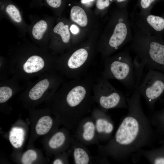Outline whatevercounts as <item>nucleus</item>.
<instances>
[{
	"label": "nucleus",
	"instance_id": "2",
	"mask_svg": "<svg viewBox=\"0 0 164 164\" xmlns=\"http://www.w3.org/2000/svg\"><path fill=\"white\" fill-rule=\"evenodd\" d=\"M95 79L88 76L79 80L72 79L64 84L58 92L69 126L74 131L93 109L95 102L92 87Z\"/></svg>",
	"mask_w": 164,
	"mask_h": 164
},
{
	"label": "nucleus",
	"instance_id": "15",
	"mask_svg": "<svg viewBox=\"0 0 164 164\" xmlns=\"http://www.w3.org/2000/svg\"><path fill=\"white\" fill-rule=\"evenodd\" d=\"M70 17L73 22L80 26L84 27L88 23V18L84 10L78 6H74L71 9Z\"/></svg>",
	"mask_w": 164,
	"mask_h": 164
},
{
	"label": "nucleus",
	"instance_id": "14",
	"mask_svg": "<svg viewBox=\"0 0 164 164\" xmlns=\"http://www.w3.org/2000/svg\"><path fill=\"white\" fill-rule=\"evenodd\" d=\"M44 66V61L41 57L33 55L29 57L23 64L22 68L25 73L31 74L40 71Z\"/></svg>",
	"mask_w": 164,
	"mask_h": 164
},
{
	"label": "nucleus",
	"instance_id": "8",
	"mask_svg": "<svg viewBox=\"0 0 164 164\" xmlns=\"http://www.w3.org/2000/svg\"><path fill=\"white\" fill-rule=\"evenodd\" d=\"M164 77L155 70H149L138 87L151 110L164 93Z\"/></svg>",
	"mask_w": 164,
	"mask_h": 164
},
{
	"label": "nucleus",
	"instance_id": "32",
	"mask_svg": "<svg viewBox=\"0 0 164 164\" xmlns=\"http://www.w3.org/2000/svg\"><path fill=\"white\" fill-rule=\"evenodd\" d=\"M53 164H63L64 163L61 159H55L53 162Z\"/></svg>",
	"mask_w": 164,
	"mask_h": 164
},
{
	"label": "nucleus",
	"instance_id": "1",
	"mask_svg": "<svg viewBox=\"0 0 164 164\" xmlns=\"http://www.w3.org/2000/svg\"><path fill=\"white\" fill-rule=\"evenodd\" d=\"M138 88L126 97L127 114L122 119L114 136L100 151L104 157H111L118 161L129 158L133 162L140 159V152L150 145L155 138L150 119L145 114Z\"/></svg>",
	"mask_w": 164,
	"mask_h": 164
},
{
	"label": "nucleus",
	"instance_id": "22",
	"mask_svg": "<svg viewBox=\"0 0 164 164\" xmlns=\"http://www.w3.org/2000/svg\"><path fill=\"white\" fill-rule=\"evenodd\" d=\"M53 31L55 33L60 36L64 43H67L69 42L70 33L68 25H64L63 22H60L55 26Z\"/></svg>",
	"mask_w": 164,
	"mask_h": 164
},
{
	"label": "nucleus",
	"instance_id": "16",
	"mask_svg": "<svg viewBox=\"0 0 164 164\" xmlns=\"http://www.w3.org/2000/svg\"><path fill=\"white\" fill-rule=\"evenodd\" d=\"M50 82L47 79L42 80L36 84L30 90L29 96L32 100L40 98L49 87Z\"/></svg>",
	"mask_w": 164,
	"mask_h": 164
},
{
	"label": "nucleus",
	"instance_id": "33",
	"mask_svg": "<svg viewBox=\"0 0 164 164\" xmlns=\"http://www.w3.org/2000/svg\"><path fill=\"white\" fill-rule=\"evenodd\" d=\"M94 0H81V2L82 4H84Z\"/></svg>",
	"mask_w": 164,
	"mask_h": 164
},
{
	"label": "nucleus",
	"instance_id": "13",
	"mask_svg": "<svg viewBox=\"0 0 164 164\" xmlns=\"http://www.w3.org/2000/svg\"><path fill=\"white\" fill-rule=\"evenodd\" d=\"M73 156L76 164H88L91 162V158L84 145L74 139Z\"/></svg>",
	"mask_w": 164,
	"mask_h": 164
},
{
	"label": "nucleus",
	"instance_id": "4",
	"mask_svg": "<svg viewBox=\"0 0 164 164\" xmlns=\"http://www.w3.org/2000/svg\"><path fill=\"white\" fill-rule=\"evenodd\" d=\"M112 16L107 38L100 48L104 59L127 43H130L133 37L132 30L127 7L119 8Z\"/></svg>",
	"mask_w": 164,
	"mask_h": 164
},
{
	"label": "nucleus",
	"instance_id": "28",
	"mask_svg": "<svg viewBox=\"0 0 164 164\" xmlns=\"http://www.w3.org/2000/svg\"><path fill=\"white\" fill-rule=\"evenodd\" d=\"M113 0H97L96 6L97 8L101 10L107 9Z\"/></svg>",
	"mask_w": 164,
	"mask_h": 164
},
{
	"label": "nucleus",
	"instance_id": "10",
	"mask_svg": "<svg viewBox=\"0 0 164 164\" xmlns=\"http://www.w3.org/2000/svg\"><path fill=\"white\" fill-rule=\"evenodd\" d=\"M91 112L98 140H109L111 137L114 128L113 121L106 112L99 108H93Z\"/></svg>",
	"mask_w": 164,
	"mask_h": 164
},
{
	"label": "nucleus",
	"instance_id": "20",
	"mask_svg": "<svg viewBox=\"0 0 164 164\" xmlns=\"http://www.w3.org/2000/svg\"><path fill=\"white\" fill-rule=\"evenodd\" d=\"M53 124L52 118L48 116H43L38 121L36 127V131L39 135L47 133L51 128Z\"/></svg>",
	"mask_w": 164,
	"mask_h": 164
},
{
	"label": "nucleus",
	"instance_id": "30",
	"mask_svg": "<svg viewBox=\"0 0 164 164\" xmlns=\"http://www.w3.org/2000/svg\"><path fill=\"white\" fill-rule=\"evenodd\" d=\"M119 8L122 9L127 7L129 0H115Z\"/></svg>",
	"mask_w": 164,
	"mask_h": 164
},
{
	"label": "nucleus",
	"instance_id": "27",
	"mask_svg": "<svg viewBox=\"0 0 164 164\" xmlns=\"http://www.w3.org/2000/svg\"><path fill=\"white\" fill-rule=\"evenodd\" d=\"M13 93L12 89L8 86H2L0 87V103H4L12 96Z\"/></svg>",
	"mask_w": 164,
	"mask_h": 164
},
{
	"label": "nucleus",
	"instance_id": "35",
	"mask_svg": "<svg viewBox=\"0 0 164 164\" xmlns=\"http://www.w3.org/2000/svg\"><path fill=\"white\" fill-rule=\"evenodd\" d=\"M163 100H164V99H163Z\"/></svg>",
	"mask_w": 164,
	"mask_h": 164
},
{
	"label": "nucleus",
	"instance_id": "26",
	"mask_svg": "<svg viewBox=\"0 0 164 164\" xmlns=\"http://www.w3.org/2000/svg\"><path fill=\"white\" fill-rule=\"evenodd\" d=\"M37 156L35 151L28 150L23 154L21 159L22 163L23 164H31L36 159Z\"/></svg>",
	"mask_w": 164,
	"mask_h": 164
},
{
	"label": "nucleus",
	"instance_id": "31",
	"mask_svg": "<svg viewBox=\"0 0 164 164\" xmlns=\"http://www.w3.org/2000/svg\"><path fill=\"white\" fill-rule=\"evenodd\" d=\"M71 32L73 34H76L79 32L78 27L75 25H72L70 28Z\"/></svg>",
	"mask_w": 164,
	"mask_h": 164
},
{
	"label": "nucleus",
	"instance_id": "21",
	"mask_svg": "<svg viewBox=\"0 0 164 164\" xmlns=\"http://www.w3.org/2000/svg\"><path fill=\"white\" fill-rule=\"evenodd\" d=\"M162 0H137L136 6L140 14L145 15L151 13V11L155 4Z\"/></svg>",
	"mask_w": 164,
	"mask_h": 164
},
{
	"label": "nucleus",
	"instance_id": "34",
	"mask_svg": "<svg viewBox=\"0 0 164 164\" xmlns=\"http://www.w3.org/2000/svg\"><path fill=\"white\" fill-rule=\"evenodd\" d=\"M161 1H164V0H162ZM162 15H164V13L163 14H162Z\"/></svg>",
	"mask_w": 164,
	"mask_h": 164
},
{
	"label": "nucleus",
	"instance_id": "17",
	"mask_svg": "<svg viewBox=\"0 0 164 164\" xmlns=\"http://www.w3.org/2000/svg\"><path fill=\"white\" fill-rule=\"evenodd\" d=\"M24 135L25 132L22 128L13 127L10 132L9 140L14 147L18 148L20 147L23 144Z\"/></svg>",
	"mask_w": 164,
	"mask_h": 164
},
{
	"label": "nucleus",
	"instance_id": "29",
	"mask_svg": "<svg viewBox=\"0 0 164 164\" xmlns=\"http://www.w3.org/2000/svg\"><path fill=\"white\" fill-rule=\"evenodd\" d=\"M47 4L53 8L60 7L62 3V0H46Z\"/></svg>",
	"mask_w": 164,
	"mask_h": 164
},
{
	"label": "nucleus",
	"instance_id": "19",
	"mask_svg": "<svg viewBox=\"0 0 164 164\" xmlns=\"http://www.w3.org/2000/svg\"><path fill=\"white\" fill-rule=\"evenodd\" d=\"M150 120L157 132L164 135V108L153 113Z\"/></svg>",
	"mask_w": 164,
	"mask_h": 164
},
{
	"label": "nucleus",
	"instance_id": "25",
	"mask_svg": "<svg viewBox=\"0 0 164 164\" xmlns=\"http://www.w3.org/2000/svg\"><path fill=\"white\" fill-rule=\"evenodd\" d=\"M6 11L10 17L15 22H20L22 18L18 9L14 5L10 4L6 7Z\"/></svg>",
	"mask_w": 164,
	"mask_h": 164
},
{
	"label": "nucleus",
	"instance_id": "24",
	"mask_svg": "<svg viewBox=\"0 0 164 164\" xmlns=\"http://www.w3.org/2000/svg\"><path fill=\"white\" fill-rule=\"evenodd\" d=\"M47 23L44 20H40L34 26L32 33L33 37L37 40L41 39L47 28Z\"/></svg>",
	"mask_w": 164,
	"mask_h": 164
},
{
	"label": "nucleus",
	"instance_id": "5",
	"mask_svg": "<svg viewBox=\"0 0 164 164\" xmlns=\"http://www.w3.org/2000/svg\"><path fill=\"white\" fill-rule=\"evenodd\" d=\"M101 76L108 80L114 79L129 89L135 88L133 60L129 49H125L117 54L105 58Z\"/></svg>",
	"mask_w": 164,
	"mask_h": 164
},
{
	"label": "nucleus",
	"instance_id": "11",
	"mask_svg": "<svg viewBox=\"0 0 164 164\" xmlns=\"http://www.w3.org/2000/svg\"><path fill=\"white\" fill-rule=\"evenodd\" d=\"M75 131V140L84 145L96 143L99 141L94 121L92 116L84 117Z\"/></svg>",
	"mask_w": 164,
	"mask_h": 164
},
{
	"label": "nucleus",
	"instance_id": "12",
	"mask_svg": "<svg viewBox=\"0 0 164 164\" xmlns=\"http://www.w3.org/2000/svg\"><path fill=\"white\" fill-rule=\"evenodd\" d=\"M139 155L140 157H145L151 164H164V143L157 148L150 150L143 149Z\"/></svg>",
	"mask_w": 164,
	"mask_h": 164
},
{
	"label": "nucleus",
	"instance_id": "9",
	"mask_svg": "<svg viewBox=\"0 0 164 164\" xmlns=\"http://www.w3.org/2000/svg\"><path fill=\"white\" fill-rule=\"evenodd\" d=\"M135 6L129 15L131 23L146 35L163 37L164 35V15H141Z\"/></svg>",
	"mask_w": 164,
	"mask_h": 164
},
{
	"label": "nucleus",
	"instance_id": "6",
	"mask_svg": "<svg viewBox=\"0 0 164 164\" xmlns=\"http://www.w3.org/2000/svg\"><path fill=\"white\" fill-rule=\"evenodd\" d=\"M108 80L101 76L95 79L92 87L94 102L105 112L112 109H128L126 97Z\"/></svg>",
	"mask_w": 164,
	"mask_h": 164
},
{
	"label": "nucleus",
	"instance_id": "7",
	"mask_svg": "<svg viewBox=\"0 0 164 164\" xmlns=\"http://www.w3.org/2000/svg\"><path fill=\"white\" fill-rule=\"evenodd\" d=\"M90 47L81 46L74 50L67 58L58 62L57 67L70 78L81 79L91 65Z\"/></svg>",
	"mask_w": 164,
	"mask_h": 164
},
{
	"label": "nucleus",
	"instance_id": "18",
	"mask_svg": "<svg viewBox=\"0 0 164 164\" xmlns=\"http://www.w3.org/2000/svg\"><path fill=\"white\" fill-rule=\"evenodd\" d=\"M133 64L135 81V89L138 87L142 81L145 65L137 55L133 60Z\"/></svg>",
	"mask_w": 164,
	"mask_h": 164
},
{
	"label": "nucleus",
	"instance_id": "23",
	"mask_svg": "<svg viewBox=\"0 0 164 164\" xmlns=\"http://www.w3.org/2000/svg\"><path fill=\"white\" fill-rule=\"evenodd\" d=\"M66 137L61 132L56 133L51 137L49 142V146L53 149H56L61 146L65 143Z\"/></svg>",
	"mask_w": 164,
	"mask_h": 164
},
{
	"label": "nucleus",
	"instance_id": "3",
	"mask_svg": "<svg viewBox=\"0 0 164 164\" xmlns=\"http://www.w3.org/2000/svg\"><path fill=\"white\" fill-rule=\"evenodd\" d=\"M133 32L129 49L134 52L149 70L164 69L163 37L144 34L131 23Z\"/></svg>",
	"mask_w": 164,
	"mask_h": 164
}]
</instances>
